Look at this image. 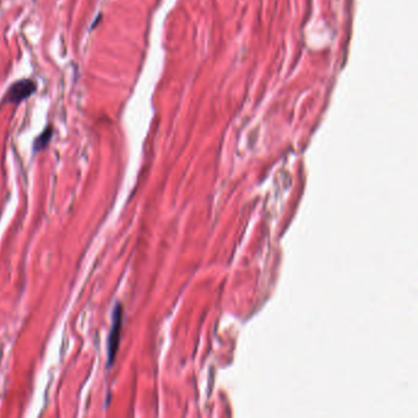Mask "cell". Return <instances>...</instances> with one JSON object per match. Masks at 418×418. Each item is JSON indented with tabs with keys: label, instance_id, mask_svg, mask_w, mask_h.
Masks as SVG:
<instances>
[{
	"label": "cell",
	"instance_id": "obj_1",
	"mask_svg": "<svg viewBox=\"0 0 418 418\" xmlns=\"http://www.w3.org/2000/svg\"><path fill=\"white\" fill-rule=\"evenodd\" d=\"M122 325H123V308H122V305L117 303L114 307L113 314H112V328H111V333H109V338H108V360H109V364H112L116 360L119 342H120Z\"/></svg>",
	"mask_w": 418,
	"mask_h": 418
},
{
	"label": "cell",
	"instance_id": "obj_2",
	"mask_svg": "<svg viewBox=\"0 0 418 418\" xmlns=\"http://www.w3.org/2000/svg\"><path fill=\"white\" fill-rule=\"evenodd\" d=\"M37 90V84L32 79L19 80L14 82L4 97L6 103H20L34 95Z\"/></svg>",
	"mask_w": 418,
	"mask_h": 418
},
{
	"label": "cell",
	"instance_id": "obj_3",
	"mask_svg": "<svg viewBox=\"0 0 418 418\" xmlns=\"http://www.w3.org/2000/svg\"><path fill=\"white\" fill-rule=\"evenodd\" d=\"M52 134H53V129H52L51 125H48L43 130V133L36 139V142H34V151L43 150L48 145V142H51Z\"/></svg>",
	"mask_w": 418,
	"mask_h": 418
}]
</instances>
